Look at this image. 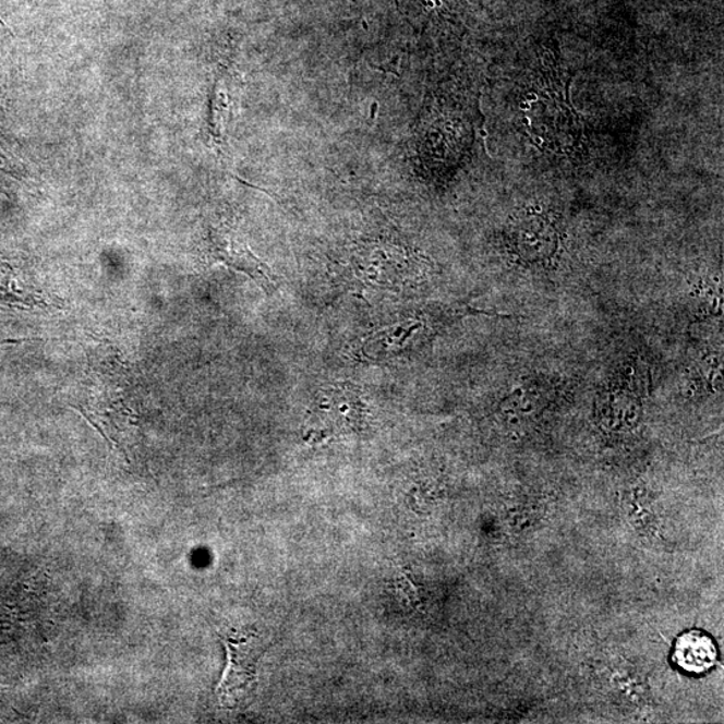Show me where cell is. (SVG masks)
I'll return each instance as SVG.
<instances>
[{
    "label": "cell",
    "mask_w": 724,
    "mask_h": 724,
    "mask_svg": "<svg viewBox=\"0 0 724 724\" xmlns=\"http://www.w3.org/2000/svg\"><path fill=\"white\" fill-rule=\"evenodd\" d=\"M365 422L366 406L359 387L340 383L321 390L312 420L319 434H354L364 429Z\"/></svg>",
    "instance_id": "1"
},
{
    "label": "cell",
    "mask_w": 724,
    "mask_h": 724,
    "mask_svg": "<svg viewBox=\"0 0 724 724\" xmlns=\"http://www.w3.org/2000/svg\"><path fill=\"white\" fill-rule=\"evenodd\" d=\"M224 641L229 663L218 687V698L224 708L237 709L253 693L261 642L254 635L237 634L225 636Z\"/></svg>",
    "instance_id": "2"
},
{
    "label": "cell",
    "mask_w": 724,
    "mask_h": 724,
    "mask_svg": "<svg viewBox=\"0 0 724 724\" xmlns=\"http://www.w3.org/2000/svg\"><path fill=\"white\" fill-rule=\"evenodd\" d=\"M354 276L364 286L373 289L397 291V285L406 282L412 272L413 258L407 250L395 244H370L355 250Z\"/></svg>",
    "instance_id": "3"
},
{
    "label": "cell",
    "mask_w": 724,
    "mask_h": 724,
    "mask_svg": "<svg viewBox=\"0 0 724 724\" xmlns=\"http://www.w3.org/2000/svg\"><path fill=\"white\" fill-rule=\"evenodd\" d=\"M215 251L221 262L239 272L246 273L267 294H272L276 290V282H274L270 270L246 248H238L231 239L220 237L216 239Z\"/></svg>",
    "instance_id": "4"
},
{
    "label": "cell",
    "mask_w": 724,
    "mask_h": 724,
    "mask_svg": "<svg viewBox=\"0 0 724 724\" xmlns=\"http://www.w3.org/2000/svg\"><path fill=\"white\" fill-rule=\"evenodd\" d=\"M675 662L690 674H703L716 662V648L702 632L683 635L675 647Z\"/></svg>",
    "instance_id": "5"
},
{
    "label": "cell",
    "mask_w": 724,
    "mask_h": 724,
    "mask_svg": "<svg viewBox=\"0 0 724 724\" xmlns=\"http://www.w3.org/2000/svg\"><path fill=\"white\" fill-rule=\"evenodd\" d=\"M419 329V324L406 323L379 330L366 338L362 353L371 360L397 358L406 353Z\"/></svg>",
    "instance_id": "6"
}]
</instances>
